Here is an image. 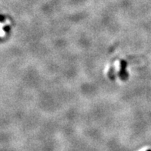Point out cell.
Segmentation results:
<instances>
[{"mask_svg": "<svg viewBox=\"0 0 151 151\" xmlns=\"http://www.w3.org/2000/svg\"><path fill=\"white\" fill-rule=\"evenodd\" d=\"M148 151H151V150H148Z\"/></svg>", "mask_w": 151, "mask_h": 151, "instance_id": "cell-1", "label": "cell"}]
</instances>
